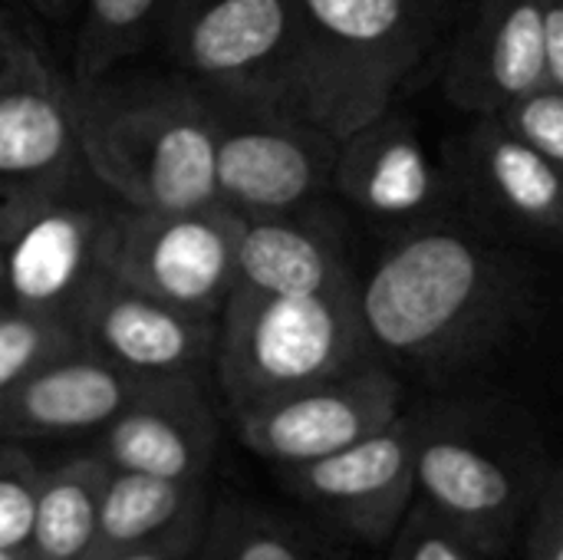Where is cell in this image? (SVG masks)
Masks as SVG:
<instances>
[{
  "label": "cell",
  "mask_w": 563,
  "mask_h": 560,
  "mask_svg": "<svg viewBox=\"0 0 563 560\" xmlns=\"http://www.w3.org/2000/svg\"><path fill=\"white\" fill-rule=\"evenodd\" d=\"M360 317L369 350L396 376L449 383L488 363L534 314L538 271L462 215L402 228L360 277Z\"/></svg>",
  "instance_id": "cell-1"
},
{
  "label": "cell",
  "mask_w": 563,
  "mask_h": 560,
  "mask_svg": "<svg viewBox=\"0 0 563 560\" xmlns=\"http://www.w3.org/2000/svg\"><path fill=\"white\" fill-rule=\"evenodd\" d=\"M73 83V79H69ZM82 168L125 208L214 201L208 92L181 73H122L73 83Z\"/></svg>",
  "instance_id": "cell-2"
},
{
  "label": "cell",
  "mask_w": 563,
  "mask_h": 560,
  "mask_svg": "<svg viewBox=\"0 0 563 560\" xmlns=\"http://www.w3.org/2000/svg\"><path fill=\"white\" fill-rule=\"evenodd\" d=\"M416 502L488 558L518 545L521 525L558 465L531 416L498 399H449L412 409Z\"/></svg>",
  "instance_id": "cell-3"
},
{
  "label": "cell",
  "mask_w": 563,
  "mask_h": 560,
  "mask_svg": "<svg viewBox=\"0 0 563 560\" xmlns=\"http://www.w3.org/2000/svg\"><path fill=\"white\" fill-rule=\"evenodd\" d=\"M297 116L346 135L386 106L429 56L445 0H297Z\"/></svg>",
  "instance_id": "cell-4"
},
{
  "label": "cell",
  "mask_w": 563,
  "mask_h": 560,
  "mask_svg": "<svg viewBox=\"0 0 563 560\" xmlns=\"http://www.w3.org/2000/svg\"><path fill=\"white\" fill-rule=\"evenodd\" d=\"M360 277L320 294L231 287L214 330V376L231 416L373 360Z\"/></svg>",
  "instance_id": "cell-5"
},
{
  "label": "cell",
  "mask_w": 563,
  "mask_h": 560,
  "mask_svg": "<svg viewBox=\"0 0 563 560\" xmlns=\"http://www.w3.org/2000/svg\"><path fill=\"white\" fill-rule=\"evenodd\" d=\"M155 36L195 86L297 112V0H165Z\"/></svg>",
  "instance_id": "cell-6"
},
{
  "label": "cell",
  "mask_w": 563,
  "mask_h": 560,
  "mask_svg": "<svg viewBox=\"0 0 563 560\" xmlns=\"http://www.w3.org/2000/svg\"><path fill=\"white\" fill-rule=\"evenodd\" d=\"M208 106L218 205L241 218H264L300 211L330 195L336 135L261 102L208 92Z\"/></svg>",
  "instance_id": "cell-7"
},
{
  "label": "cell",
  "mask_w": 563,
  "mask_h": 560,
  "mask_svg": "<svg viewBox=\"0 0 563 560\" xmlns=\"http://www.w3.org/2000/svg\"><path fill=\"white\" fill-rule=\"evenodd\" d=\"M79 168L73 83L13 30L0 66V244L73 195Z\"/></svg>",
  "instance_id": "cell-8"
},
{
  "label": "cell",
  "mask_w": 563,
  "mask_h": 560,
  "mask_svg": "<svg viewBox=\"0 0 563 560\" xmlns=\"http://www.w3.org/2000/svg\"><path fill=\"white\" fill-rule=\"evenodd\" d=\"M241 224L244 218L218 201L168 211L119 205L109 248L112 277L218 320L234 287Z\"/></svg>",
  "instance_id": "cell-9"
},
{
  "label": "cell",
  "mask_w": 563,
  "mask_h": 560,
  "mask_svg": "<svg viewBox=\"0 0 563 560\" xmlns=\"http://www.w3.org/2000/svg\"><path fill=\"white\" fill-rule=\"evenodd\" d=\"M274 472L294 502L340 535L379 551L416 502L412 409L333 455Z\"/></svg>",
  "instance_id": "cell-10"
},
{
  "label": "cell",
  "mask_w": 563,
  "mask_h": 560,
  "mask_svg": "<svg viewBox=\"0 0 563 560\" xmlns=\"http://www.w3.org/2000/svg\"><path fill=\"white\" fill-rule=\"evenodd\" d=\"M406 409V383L386 363L360 366L234 416L241 442L274 469L333 455L389 426Z\"/></svg>",
  "instance_id": "cell-11"
},
{
  "label": "cell",
  "mask_w": 563,
  "mask_h": 560,
  "mask_svg": "<svg viewBox=\"0 0 563 560\" xmlns=\"http://www.w3.org/2000/svg\"><path fill=\"white\" fill-rule=\"evenodd\" d=\"M119 205L53 201L0 244V300L56 317L76 330L82 307L112 277L109 248Z\"/></svg>",
  "instance_id": "cell-12"
},
{
  "label": "cell",
  "mask_w": 563,
  "mask_h": 560,
  "mask_svg": "<svg viewBox=\"0 0 563 560\" xmlns=\"http://www.w3.org/2000/svg\"><path fill=\"white\" fill-rule=\"evenodd\" d=\"M442 168L462 218L482 231L518 248H554L561 241V165L511 139L492 116H472Z\"/></svg>",
  "instance_id": "cell-13"
},
{
  "label": "cell",
  "mask_w": 563,
  "mask_h": 560,
  "mask_svg": "<svg viewBox=\"0 0 563 560\" xmlns=\"http://www.w3.org/2000/svg\"><path fill=\"white\" fill-rule=\"evenodd\" d=\"M330 191L360 215L399 228L445 215L452 201L442 162L396 106L336 139Z\"/></svg>",
  "instance_id": "cell-14"
},
{
  "label": "cell",
  "mask_w": 563,
  "mask_h": 560,
  "mask_svg": "<svg viewBox=\"0 0 563 560\" xmlns=\"http://www.w3.org/2000/svg\"><path fill=\"white\" fill-rule=\"evenodd\" d=\"M218 320L181 310L109 277L76 320L79 343L132 380H201Z\"/></svg>",
  "instance_id": "cell-15"
},
{
  "label": "cell",
  "mask_w": 563,
  "mask_h": 560,
  "mask_svg": "<svg viewBox=\"0 0 563 560\" xmlns=\"http://www.w3.org/2000/svg\"><path fill=\"white\" fill-rule=\"evenodd\" d=\"M538 86H563L548 56L538 0H475L442 63L445 99L468 116H492Z\"/></svg>",
  "instance_id": "cell-16"
},
{
  "label": "cell",
  "mask_w": 563,
  "mask_h": 560,
  "mask_svg": "<svg viewBox=\"0 0 563 560\" xmlns=\"http://www.w3.org/2000/svg\"><path fill=\"white\" fill-rule=\"evenodd\" d=\"M92 452L112 472L208 482L218 455V416L201 380H152L96 432Z\"/></svg>",
  "instance_id": "cell-17"
},
{
  "label": "cell",
  "mask_w": 563,
  "mask_h": 560,
  "mask_svg": "<svg viewBox=\"0 0 563 560\" xmlns=\"http://www.w3.org/2000/svg\"><path fill=\"white\" fill-rule=\"evenodd\" d=\"M139 386L86 347L59 353L0 396V442L96 436Z\"/></svg>",
  "instance_id": "cell-18"
},
{
  "label": "cell",
  "mask_w": 563,
  "mask_h": 560,
  "mask_svg": "<svg viewBox=\"0 0 563 560\" xmlns=\"http://www.w3.org/2000/svg\"><path fill=\"white\" fill-rule=\"evenodd\" d=\"M360 277L346 257V224L317 205L244 218L234 287L251 294H320Z\"/></svg>",
  "instance_id": "cell-19"
},
{
  "label": "cell",
  "mask_w": 563,
  "mask_h": 560,
  "mask_svg": "<svg viewBox=\"0 0 563 560\" xmlns=\"http://www.w3.org/2000/svg\"><path fill=\"white\" fill-rule=\"evenodd\" d=\"M208 515L205 482H172L139 472H112L99 498V521L89 558L99 560L155 541L185 521Z\"/></svg>",
  "instance_id": "cell-20"
},
{
  "label": "cell",
  "mask_w": 563,
  "mask_h": 560,
  "mask_svg": "<svg viewBox=\"0 0 563 560\" xmlns=\"http://www.w3.org/2000/svg\"><path fill=\"white\" fill-rule=\"evenodd\" d=\"M109 465L96 452L63 459L40 472L26 548L36 560H86Z\"/></svg>",
  "instance_id": "cell-21"
},
{
  "label": "cell",
  "mask_w": 563,
  "mask_h": 560,
  "mask_svg": "<svg viewBox=\"0 0 563 560\" xmlns=\"http://www.w3.org/2000/svg\"><path fill=\"white\" fill-rule=\"evenodd\" d=\"M195 560H343L290 518L251 505L228 502L205 518Z\"/></svg>",
  "instance_id": "cell-22"
},
{
  "label": "cell",
  "mask_w": 563,
  "mask_h": 560,
  "mask_svg": "<svg viewBox=\"0 0 563 560\" xmlns=\"http://www.w3.org/2000/svg\"><path fill=\"white\" fill-rule=\"evenodd\" d=\"M165 0H79L73 83L102 76L132 59L158 30Z\"/></svg>",
  "instance_id": "cell-23"
},
{
  "label": "cell",
  "mask_w": 563,
  "mask_h": 560,
  "mask_svg": "<svg viewBox=\"0 0 563 560\" xmlns=\"http://www.w3.org/2000/svg\"><path fill=\"white\" fill-rule=\"evenodd\" d=\"M76 347L82 343L69 323L0 300V396L53 356Z\"/></svg>",
  "instance_id": "cell-24"
},
{
  "label": "cell",
  "mask_w": 563,
  "mask_h": 560,
  "mask_svg": "<svg viewBox=\"0 0 563 560\" xmlns=\"http://www.w3.org/2000/svg\"><path fill=\"white\" fill-rule=\"evenodd\" d=\"M492 119L521 145L563 165V86L528 89L492 112Z\"/></svg>",
  "instance_id": "cell-25"
},
{
  "label": "cell",
  "mask_w": 563,
  "mask_h": 560,
  "mask_svg": "<svg viewBox=\"0 0 563 560\" xmlns=\"http://www.w3.org/2000/svg\"><path fill=\"white\" fill-rule=\"evenodd\" d=\"M386 560H495L459 535L449 521L429 512L422 502H412L396 535L386 545Z\"/></svg>",
  "instance_id": "cell-26"
},
{
  "label": "cell",
  "mask_w": 563,
  "mask_h": 560,
  "mask_svg": "<svg viewBox=\"0 0 563 560\" xmlns=\"http://www.w3.org/2000/svg\"><path fill=\"white\" fill-rule=\"evenodd\" d=\"M43 465L20 446L0 442V548H23Z\"/></svg>",
  "instance_id": "cell-27"
},
{
  "label": "cell",
  "mask_w": 563,
  "mask_h": 560,
  "mask_svg": "<svg viewBox=\"0 0 563 560\" xmlns=\"http://www.w3.org/2000/svg\"><path fill=\"white\" fill-rule=\"evenodd\" d=\"M521 560H563V472L551 469L518 535Z\"/></svg>",
  "instance_id": "cell-28"
},
{
  "label": "cell",
  "mask_w": 563,
  "mask_h": 560,
  "mask_svg": "<svg viewBox=\"0 0 563 560\" xmlns=\"http://www.w3.org/2000/svg\"><path fill=\"white\" fill-rule=\"evenodd\" d=\"M205 518L185 521L155 541H145V545H135V548H125V551H115V554L99 560H195L198 545H201V531H205Z\"/></svg>",
  "instance_id": "cell-29"
},
{
  "label": "cell",
  "mask_w": 563,
  "mask_h": 560,
  "mask_svg": "<svg viewBox=\"0 0 563 560\" xmlns=\"http://www.w3.org/2000/svg\"><path fill=\"white\" fill-rule=\"evenodd\" d=\"M26 3L49 20H69L79 10V0H26Z\"/></svg>",
  "instance_id": "cell-30"
},
{
  "label": "cell",
  "mask_w": 563,
  "mask_h": 560,
  "mask_svg": "<svg viewBox=\"0 0 563 560\" xmlns=\"http://www.w3.org/2000/svg\"><path fill=\"white\" fill-rule=\"evenodd\" d=\"M10 40H13V26L0 17V66H3V59H7V46H10Z\"/></svg>",
  "instance_id": "cell-31"
},
{
  "label": "cell",
  "mask_w": 563,
  "mask_h": 560,
  "mask_svg": "<svg viewBox=\"0 0 563 560\" xmlns=\"http://www.w3.org/2000/svg\"><path fill=\"white\" fill-rule=\"evenodd\" d=\"M0 560H36L30 554V548H0Z\"/></svg>",
  "instance_id": "cell-32"
}]
</instances>
